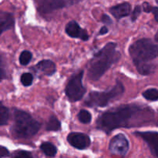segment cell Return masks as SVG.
Instances as JSON below:
<instances>
[{"label":"cell","mask_w":158,"mask_h":158,"mask_svg":"<svg viewBox=\"0 0 158 158\" xmlns=\"http://www.w3.org/2000/svg\"><path fill=\"white\" fill-rule=\"evenodd\" d=\"M129 53L137 71L141 75H149L154 71V66L149 63L158 57V46L150 39H140L131 45Z\"/></svg>","instance_id":"obj_1"},{"label":"cell","mask_w":158,"mask_h":158,"mask_svg":"<svg viewBox=\"0 0 158 158\" xmlns=\"http://www.w3.org/2000/svg\"><path fill=\"white\" fill-rule=\"evenodd\" d=\"M141 111L134 105H123L102 114L97 121V128L110 134L114 130L123 127H129L130 121L135 114Z\"/></svg>","instance_id":"obj_2"},{"label":"cell","mask_w":158,"mask_h":158,"mask_svg":"<svg viewBox=\"0 0 158 158\" xmlns=\"http://www.w3.org/2000/svg\"><path fill=\"white\" fill-rule=\"evenodd\" d=\"M115 43H108L99 52L94 54L88 66V76L93 81L100 80L103 74L120 59V52L116 49Z\"/></svg>","instance_id":"obj_3"},{"label":"cell","mask_w":158,"mask_h":158,"mask_svg":"<svg viewBox=\"0 0 158 158\" xmlns=\"http://www.w3.org/2000/svg\"><path fill=\"white\" fill-rule=\"evenodd\" d=\"M40 127V123L28 113L20 110L14 111V123L11 127V133L15 138H30L38 133Z\"/></svg>","instance_id":"obj_4"},{"label":"cell","mask_w":158,"mask_h":158,"mask_svg":"<svg viewBox=\"0 0 158 158\" xmlns=\"http://www.w3.org/2000/svg\"><path fill=\"white\" fill-rule=\"evenodd\" d=\"M124 92V86L121 82L117 81L116 85L109 90L98 92V91H92L88 95L85 100V104L89 107L98 106L103 107L107 106L108 103L113 100L118 98Z\"/></svg>","instance_id":"obj_5"},{"label":"cell","mask_w":158,"mask_h":158,"mask_svg":"<svg viewBox=\"0 0 158 158\" xmlns=\"http://www.w3.org/2000/svg\"><path fill=\"white\" fill-rule=\"evenodd\" d=\"M83 71H80L73 76L66 85L65 91L70 101H78L81 100L86 94V89L83 84Z\"/></svg>","instance_id":"obj_6"},{"label":"cell","mask_w":158,"mask_h":158,"mask_svg":"<svg viewBox=\"0 0 158 158\" xmlns=\"http://www.w3.org/2000/svg\"><path fill=\"white\" fill-rule=\"evenodd\" d=\"M129 141L123 134H119L114 136L110 141L109 150L111 154L124 156L129 150Z\"/></svg>","instance_id":"obj_7"},{"label":"cell","mask_w":158,"mask_h":158,"mask_svg":"<svg viewBox=\"0 0 158 158\" xmlns=\"http://www.w3.org/2000/svg\"><path fill=\"white\" fill-rule=\"evenodd\" d=\"M75 1H64V0H45V1L38 2V11L43 13H48L52 11L62 8L70 6L77 3Z\"/></svg>","instance_id":"obj_8"},{"label":"cell","mask_w":158,"mask_h":158,"mask_svg":"<svg viewBox=\"0 0 158 158\" xmlns=\"http://www.w3.org/2000/svg\"><path fill=\"white\" fill-rule=\"evenodd\" d=\"M136 136L143 139L148 147L151 153L156 158H158V132L155 131H145V132L134 133Z\"/></svg>","instance_id":"obj_9"},{"label":"cell","mask_w":158,"mask_h":158,"mask_svg":"<svg viewBox=\"0 0 158 158\" xmlns=\"http://www.w3.org/2000/svg\"><path fill=\"white\" fill-rule=\"evenodd\" d=\"M67 140L70 145L79 150L87 148L90 145V139L89 136L82 133H70L67 136Z\"/></svg>","instance_id":"obj_10"},{"label":"cell","mask_w":158,"mask_h":158,"mask_svg":"<svg viewBox=\"0 0 158 158\" xmlns=\"http://www.w3.org/2000/svg\"><path fill=\"white\" fill-rule=\"evenodd\" d=\"M66 32L72 38H78L83 41L89 40V35L85 29H82L76 21H70L66 26Z\"/></svg>","instance_id":"obj_11"},{"label":"cell","mask_w":158,"mask_h":158,"mask_svg":"<svg viewBox=\"0 0 158 158\" xmlns=\"http://www.w3.org/2000/svg\"><path fill=\"white\" fill-rule=\"evenodd\" d=\"M110 13L117 19L128 16L131 13V5L128 2H123L116 5L110 9Z\"/></svg>","instance_id":"obj_12"},{"label":"cell","mask_w":158,"mask_h":158,"mask_svg":"<svg viewBox=\"0 0 158 158\" xmlns=\"http://www.w3.org/2000/svg\"><path fill=\"white\" fill-rule=\"evenodd\" d=\"M15 19L10 12H0V35L6 31L13 29Z\"/></svg>","instance_id":"obj_13"},{"label":"cell","mask_w":158,"mask_h":158,"mask_svg":"<svg viewBox=\"0 0 158 158\" xmlns=\"http://www.w3.org/2000/svg\"><path fill=\"white\" fill-rule=\"evenodd\" d=\"M35 69L46 76H52L56 71V65L52 60H43L39 62L35 66Z\"/></svg>","instance_id":"obj_14"},{"label":"cell","mask_w":158,"mask_h":158,"mask_svg":"<svg viewBox=\"0 0 158 158\" xmlns=\"http://www.w3.org/2000/svg\"><path fill=\"white\" fill-rule=\"evenodd\" d=\"M42 151L46 154L47 157H55L57 153V149L56 146H54L50 142H44L40 145Z\"/></svg>","instance_id":"obj_15"},{"label":"cell","mask_w":158,"mask_h":158,"mask_svg":"<svg viewBox=\"0 0 158 158\" xmlns=\"http://www.w3.org/2000/svg\"><path fill=\"white\" fill-rule=\"evenodd\" d=\"M10 113L9 110L0 102V127L6 125L9 122Z\"/></svg>","instance_id":"obj_16"},{"label":"cell","mask_w":158,"mask_h":158,"mask_svg":"<svg viewBox=\"0 0 158 158\" xmlns=\"http://www.w3.org/2000/svg\"><path fill=\"white\" fill-rule=\"evenodd\" d=\"M61 128V123L54 116H52L48 120L46 126V130L49 131H58Z\"/></svg>","instance_id":"obj_17"},{"label":"cell","mask_w":158,"mask_h":158,"mask_svg":"<svg viewBox=\"0 0 158 158\" xmlns=\"http://www.w3.org/2000/svg\"><path fill=\"white\" fill-rule=\"evenodd\" d=\"M143 97L148 100L157 101L158 100V89L154 88L147 89L143 93Z\"/></svg>","instance_id":"obj_18"},{"label":"cell","mask_w":158,"mask_h":158,"mask_svg":"<svg viewBox=\"0 0 158 158\" xmlns=\"http://www.w3.org/2000/svg\"><path fill=\"white\" fill-rule=\"evenodd\" d=\"M32 57V52H29L28 50H24L21 52L19 56V63L20 64L23 65V66H26L29 63V62L31 61Z\"/></svg>","instance_id":"obj_19"},{"label":"cell","mask_w":158,"mask_h":158,"mask_svg":"<svg viewBox=\"0 0 158 158\" xmlns=\"http://www.w3.org/2000/svg\"><path fill=\"white\" fill-rule=\"evenodd\" d=\"M78 119L81 123H89L92 120V115L89 111L86 110H81L78 114Z\"/></svg>","instance_id":"obj_20"},{"label":"cell","mask_w":158,"mask_h":158,"mask_svg":"<svg viewBox=\"0 0 158 158\" xmlns=\"http://www.w3.org/2000/svg\"><path fill=\"white\" fill-rule=\"evenodd\" d=\"M20 80L23 86H29L30 85H32V81H33V76L30 73H25L21 76Z\"/></svg>","instance_id":"obj_21"},{"label":"cell","mask_w":158,"mask_h":158,"mask_svg":"<svg viewBox=\"0 0 158 158\" xmlns=\"http://www.w3.org/2000/svg\"><path fill=\"white\" fill-rule=\"evenodd\" d=\"M12 158H33L32 154L26 151H18L12 155Z\"/></svg>","instance_id":"obj_22"},{"label":"cell","mask_w":158,"mask_h":158,"mask_svg":"<svg viewBox=\"0 0 158 158\" xmlns=\"http://www.w3.org/2000/svg\"><path fill=\"white\" fill-rule=\"evenodd\" d=\"M140 14H141V6H137L135 8H134L133 12H131V21L135 22Z\"/></svg>","instance_id":"obj_23"},{"label":"cell","mask_w":158,"mask_h":158,"mask_svg":"<svg viewBox=\"0 0 158 158\" xmlns=\"http://www.w3.org/2000/svg\"><path fill=\"white\" fill-rule=\"evenodd\" d=\"M6 78V71L5 69L4 65H3L2 60L0 57V82L2 80Z\"/></svg>","instance_id":"obj_24"},{"label":"cell","mask_w":158,"mask_h":158,"mask_svg":"<svg viewBox=\"0 0 158 158\" xmlns=\"http://www.w3.org/2000/svg\"><path fill=\"white\" fill-rule=\"evenodd\" d=\"M9 156V151L6 148L0 146V158L7 157Z\"/></svg>","instance_id":"obj_25"},{"label":"cell","mask_w":158,"mask_h":158,"mask_svg":"<svg viewBox=\"0 0 158 158\" xmlns=\"http://www.w3.org/2000/svg\"><path fill=\"white\" fill-rule=\"evenodd\" d=\"M101 21H102V23H104L105 25H110V24H112V23H113V21H112V19H110V17L109 15H106V14H104V15H102Z\"/></svg>","instance_id":"obj_26"},{"label":"cell","mask_w":158,"mask_h":158,"mask_svg":"<svg viewBox=\"0 0 158 158\" xmlns=\"http://www.w3.org/2000/svg\"><path fill=\"white\" fill-rule=\"evenodd\" d=\"M143 9L144 12H151V9H152V6H151V5L149 4V3L148 2H144L143 4Z\"/></svg>","instance_id":"obj_27"},{"label":"cell","mask_w":158,"mask_h":158,"mask_svg":"<svg viewBox=\"0 0 158 158\" xmlns=\"http://www.w3.org/2000/svg\"><path fill=\"white\" fill-rule=\"evenodd\" d=\"M151 12L154 14L155 20L158 23V7H154L153 6L152 9H151Z\"/></svg>","instance_id":"obj_28"},{"label":"cell","mask_w":158,"mask_h":158,"mask_svg":"<svg viewBox=\"0 0 158 158\" xmlns=\"http://www.w3.org/2000/svg\"><path fill=\"white\" fill-rule=\"evenodd\" d=\"M109 32V29H108V28L106 27V26H103V27L100 29V32H99V35H105V34H106L107 32Z\"/></svg>","instance_id":"obj_29"},{"label":"cell","mask_w":158,"mask_h":158,"mask_svg":"<svg viewBox=\"0 0 158 158\" xmlns=\"http://www.w3.org/2000/svg\"><path fill=\"white\" fill-rule=\"evenodd\" d=\"M154 39H155V40H156V41H157V43H158V31H157V33H156L155 36H154Z\"/></svg>","instance_id":"obj_30"},{"label":"cell","mask_w":158,"mask_h":158,"mask_svg":"<svg viewBox=\"0 0 158 158\" xmlns=\"http://www.w3.org/2000/svg\"><path fill=\"white\" fill-rule=\"evenodd\" d=\"M157 2H158V1H157Z\"/></svg>","instance_id":"obj_31"}]
</instances>
